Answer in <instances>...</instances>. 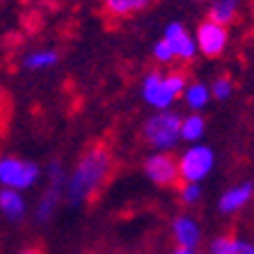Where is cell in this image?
I'll use <instances>...</instances> for the list:
<instances>
[{
  "mask_svg": "<svg viewBox=\"0 0 254 254\" xmlns=\"http://www.w3.org/2000/svg\"><path fill=\"white\" fill-rule=\"evenodd\" d=\"M186 87L184 71H149L142 80V99L156 110H170Z\"/></svg>",
  "mask_w": 254,
  "mask_h": 254,
  "instance_id": "7a4b0ae2",
  "label": "cell"
},
{
  "mask_svg": "<svg viewBox=\"0 0 254 254\" xmlns=\"http://www.w3.org/2000/svg\"><path fill=\"white\" fill-rule=\"evenodd\" d=\"M201 197V186L199 184H181L179 186V199L184 201L186 206L197 204Z\"/></svg>",
  "mask_w": 254,
  "mask_h": 254,
  "instance_id": "ffe728a7",
  "label": "cell"
},
{
  "mask_svg": "<svg viewBox=\"0 0 254 254\" xmlns=\"http://www.w3.org/2000/svg\"><path fill=\"white\" fill-rule=\"evenodd\" d=\"M195 2H204V0H195Z\"/></svg>",
  "mask_w": 254,
  "mask_h": 254,
  "instance_id": "d4e9b609",
  "label": "cell"
},
{
  "mask_svg": "<svg viewBox=\"0 0 254 254\" xmlns=\"http://www.w3.org/2000/svg\"><path fill=\"white\" fill-rule=\"evenodd\" d=\"M21 254H44V252L39 248H28V250H23Z\"/></svg>",
  "mask_w": 254,
  "mask_h": 254,
  "instance_id": "cb8c5ba5",
  "label": "cell"
},
{
  "mask_svg": "<svg viewBox=\"0 0 254 254\" xmlns=\"http://www.w3.org/2000/svg\"><path fill=\"white\" fill-rule=\"evenodd\" d=\"M7 122H9V99H7V92L0 87V137L5 135Z\"/></svg>",
  "mask_w": 254,
  "mask_h": 254,
  "instance_id": "7402d4cb",
  "label": "cell"
},
{
  "mask_svg": "<svg viewBox=\"0 0 254 254\" xmlns=\"http://www.w3.org/2000/svg\"><path fill=\"white\" fill-rule=\"evenodd\" d=\"M0 213L9 222H21L25 218V199L18 190L2 188L0 190Z\"/></svg>",
  "mask_w": 254,
  "mask_h": 254,
  "instance_id": "4fadbf2b",
  "label": "cell"
},
{
  "mask_svg": "<svg viewBox=\"0 0 254 254\" xmlns=\"http://www.w3.org/2000/svg\"><path fill=\"white\" fill-rule=\"evenodd\" d=\"M195 46L197 53H201L204 58H218L227 51L229 46V28L220 23H213V21H204V23L197 25L195 35Z\"/></svg>",
  "mask_w": 254,
  "mask_h": 254,
  "instance_id": "ba28073f",
  "label": "cell"
},
{
  "mask_svg": "<svg viewBox=\"0 0 254 254\" xmlns=\"http://www.w3.org/2000/svg\"><path fill=\"white\" fill-rule=\"evenodd\" d=\"M154 60L158 64H172L174 62V53H172V48L167 46L165 39H160V42L154 44Z\"/></svg>",
  "mask_w": 254,
  "mask_h": 254,
  "instance_id": "44dd1931",
  "label": "cell"
},
{
  "mask_svg": "<svg viewBox=\"0 0 254 254\" xmlns=\"http://www.w3.org/2000/svg\"><path fill=\"white\" fill-rule=\"evenodd\" d=\"M208 89H211V99L227 101L231 94H234V80H231L229 76H220L213 80V85Z\"/></svg>",
  "mask_w": 254,
  "mask_h": 254,
  "instance_id": "d6986e66",
  "label": "cell"
},
{
  "mask_svg": "<svg viewBox=\"0 0 254 254\" xmlns=\"http://www.w3.org/2000/svg\"><path fill=\"white\" fill-rule=\"evenodd\" d=\"M115 158L110 147L94 142L78 156L76 165L66 174L64 184V199L69 206H85L92 199L99 197V192L106 188L108 179L113 177Z\"/></svg>",
  "mask_w": 254,
  "mask_h": 254,
  "instance_id": "6da1fadb",
  "label": "cell"
},
{
  "mask_svg": "<svg viewBox=\"0 0 254 254\" xmlns=\"http://www.w3.org/2000/svg\"><path fill=\"white\" fill-rule=\"evenodd\" d=\"M144 177L158 188H174L179 179V160L172 151H154L144 158Z\"/></svg>",
  "mask_w": 254,
  "mask_h": 254,
  "instance_id": "52a82bcc",
  "label": "cell"
},
{
  "mask_svg": "<svg viewBox=\"0 0 254 254\" xmlns=\"http://www.w3.org/2000/svg\"><path fill=\"white\" fill-rule=\"evenodd\" d=\"M60 53L53 48H39V51H30L23 60V66L30 71H44L58 64Z\"/></svg>",
  "mask_w": 254,
  "mask_h": 254,
  "instance_id": "2e32d148",
  "label": "cell"
},
{
  "mask_svg": "<svg viewBox=\"0 0 254 254\" xmlns=\"http://www.w3.org/2000/svg\"><path fill=\"white\" fill-rule=\"evenodd\" d=\"M184 99L190 110H204L211 101V89L204 83H192L184 89Z\"/></svg>",
  "mask_w": 254,
  "mask_h": 254,
  "instance_id": "ac0fdd59",
  "label": "cell"
},
{
  "mask_svg": "<svg viewBox=\"0 0 254 254\" xmlns=\"http://www.w3.org/2000/svg\"><path fill=\"white\" fill-rule=\"evenodd\" d=\"M158 0H101V9L108 18H126L154 7Z\"/></svg>",
  "mask_w": 254,
  "mask_h": 254,
  "instance_id": "7c38bea8",
  "label": "cell"
},
{
  "mask_svg": "<svg viewBox=\"0 0 254 254\" xmlns=\"http://www.w3.org/2000/svg\"><path fill=\"white\" fill-rule=\"evenodd\" d=\"M64 184H66L64 170H62V165H60L58 160H53V163L48 165V184L42 192V199H39V204H37V208H35L37 222L46 225L48 220L53 218V213L58 211L60 199L64 197Z\"/></svg>",
  "mask_w": 254,
  "mask_h": 254,
  "instance_id": "8992f818",
  "label": "cell"
},
{
  "mask_svg": "<svg viewBox=\"0 0 254 254\" xmlns=\"http://www.w3.org/2000/svg\"><path fill=\"white\" fill-rule=\"evenodd\" d=\"M142 137L156 151H172L181 142V117L172 110H158L144 119Z\"/></svg>",
  "mask_w": 254,
  "mask_h": 254,
  "instance_id": "3957f363",
  "label": "cell"
},
{
  "mask_svg": "<svg viewBox=\"0 0 254 254\" xmlns=\"http://www.w3.org/2000/svg\"><path fill=\"white\" fill-rule=\"evenodd\" d=\"M163 39L167 42V46L172 48L174 60H181V62H192L197 55V46H195V37L190 35L186 25L181 23H167L165 32H163Z\"/></svg>",
  "mask_w": 254,
  "mask_h": 254,
  "instance_id": "9c48e42d",
  "label": "cell"
},
{
  "mask_svg": "<svg viewBox=\"0 0 254 254\" xmlns=\"http://www.w3.org/2000/svg\"><path fill=\"white\" fill-rule=\"evenodd\" d=\"M174 254H197L195 250H186V248H177L174 250Z\"/></svg>",
  "mask_w": 254,
  "mask_h": 254,
  "instance_id": "603a6c76",
  "label": "cell"
},
{
  "mask_svg": "<svg viewBox=\"0 0 254 254\" xmlns=\"http://www.w3.org/2000/svg\"><path fill=\"white\" fill-rule=\"evenodd\" d=\"M254 197V184L252 181H243L238 186H231L229 190L222 192L218 201V208L220 213H225V215H234V213L243 211V208L248 206L250 201Z\"/></svg>",
  "mask_w": 254,
  "mask_h": 254,
  "instance_id": "8fae6325",
  "label": "cell"
},
{
  "mask_svg": "<svg viewBox=\"0 0 254 254\" xmlns=\"http://www.w3.org/2000/svg\"><path fill=\"white\" fill-rule=\"evenodd\" d=\"M87 254H94V252H87Z\"/></svg>",
  "mask_w": 254,
  "mask_h": 254,
  "instance_id": "484cf974",
  "label": "cell"
},
{
  "mask_svg": "<svg viewBox=\"0 0 254 254\" xmlns=\"http://www.w3.org/2000/svg\"><path fill=\"white\" fill-rule=\"evenodd\" d=\"M208 254H254V243L245 241V238L222 234V236L211 241Z\"/></svg>",
  "mask_w": 254,
  "mask_h": 254,
  "instance_id": "5bb4252c",
  "label": "cell"
},
{
  "mask_svg": "<svg viewBox=\"0 0 254 254\" xmlns=\"http://www.w3.org/2000/svg\"><path fill=\"white\" fill-rule=\"evenodd\" d=\"M179 179L184 184H199L215 167V154L206 144H192L179 156Z\"/></svg>",
  "mask_w": 254,
  "mask_h": 254,
  "instance_id": "5b68a950",
  "label": "cell"
},
{
  "mask_svg": "<svg viewBox=\"0 0 254 254\" xmlns=\"http://www.w3.org/2000/svg\"><path fill=\"white\" fill-rule=\"evenodd\" d=\"M172 236L177 241V248L197 250V245H199V241H201V229L192 215L181 213V215H177L174 222H172Z\"/></svg>",
  "mask_w": 254,
  "mask_h": 254,
  "instance_id": "30bf717a",
  "label": "cell"
},
{
  "mask_svg": "<svg viewBox=\"0 0 254 254\" xmlns=\"http://www.w3.org/2000/svg\"><path fill=\"white\" fill-rule=\"evenodd\" d=\"M238 7H241L238 0H213L208 7V21L220 25L234 23L238 16Z\"/></svg>",
  "mask_w": 254,
  "mask_h": 254,
  "instance_id": "9a60e30c",
  "label": "cell"
},
{
  "mask_svg": "<svg viewBox=\"0 0 254 254\" xmlns=\"http://www.w3.org/2000/svg\"><path fill=\"white\" fill-rule=\"evenodd\" d=\"M204 130H206V122H204L201 115L192 113V115H188V117H181V140L195 144V142L201 140Z\"/></svg>",
  "mask_w": 254,
  "mask_h": 254,
  "instance_id": "e0dca14e",
  "label": "cell"
},
{
  "mask_svg": "<svg viewBox=\"0 0 254 254\" xmlns=\"http://www.w3.org/2000/svg\"><path fill=\"white\" fill-rule=\"evenodd\" d=\"M42 170L35 165L32 160L18 158V156H0V186L12 190H23L32 188L39 181Z\"/></svg>",
  "mask_w": 254,
  "mask_h": 254,
  "instance_id": "277c9868",
  "label": "cell"
}]
</instances>
